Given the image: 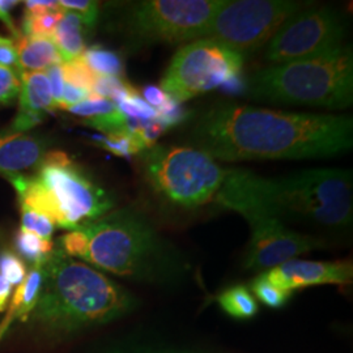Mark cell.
Listing matches in <instances>:
<instances>
[{"instance_id": "1", "label": "cell", "mask_w": 353, "mask_h": 353, "mask_svg": "<svg viewBox=\"0 0 353 353\" xmlns=\"http://www.w3.org/2000/svg\"><path fill=\"white\" fill-rule=\"evenodd\" d=\"M189 140L192 148L227 163L327 159L352 150L353 121L221 103L195 122Z\"/></svg>"}, {"instance_id": "2", "label": "cell", "mask_w": 353, "mask_h": 353, "mask_svg": "<svg viewBox=\"0 0 353 353\" xmlns=\"http://www.w3.org/2000/svg\"><path fill=\"white\" fill-rule=\"evenodd\" d=\"M214 201L240 214H262L284 224L347 230L352 225V172L322 168L265 178L245 169H227Z\"/></svg>"}, {"instance_id": "3", "label": "cell", "mask_w": 353, "mask_h": 353, "mask_svg": "<svg viewBox=\"0 0 353 353\" xmlns=\"http://www.w3.org/2000/svg\"><path fill=\"white\" fill-rule=\"evenodd\" d=\"M58 249L115 276L170 285L186 278L190 262L134 208H121L70 230Z\"/></svg>"}, {"instance_id": "4", "label": "cell", "mask_w": 353, "mask_h": 353, "mask_svg": "<svg viewBox=\"0 0 353 353\" xmlns=\"http://www.w3.org/2000/svg\"><path fill=\"white\" fill-rule=\"evenodd\" d=\"M138 299L92 265L58 248L43 263V284L28 322L51 341H65L132 313Z\"/></svg>"}, {"instance_id": "5", "label": "cell", "mask_w": 353, "mask_h": 353, "mask_svg": "<svg viewBox=\"0 0 353 353\" xmlns=\"http://www.w3.org/2000/svg\"><path fill=\"white\" fill-rule=\"evenodd\" d=\"M248 89L256 101L345 109L353 102L352 48L274 64L252 76Z\"/></svg>"}, {"instance_id": "6", "label": "cell", "mask_w": 353, "mask_h": 353, "mask_svg": "<svg viewBox=\"0 0 353 353\" xmlns=\"http://www.w3.org/2000/svg\"><path fill=\"white\" fill-rule=\"evenodd\" d=\"M26 205L74 230L112 211V196L76 166L64 152H48L36 176H8Z\"/></svg>"}, {"instance_id": "7", "label": "cell", "mask_w": 353, "mask_h": 353, "mask_svg": "<svg viewBox=\"0 0 353 353\" xmlns=\"http://www.w3.org/2000/svg\"><path fill=\"white\" fill-rule=\"evenodd\" d=\"M144 176L166 202L182 210H196L214 201L227 169L192 147L153 145L143 153Z\"/></svg>"}, {"instance_id": "8", "label": "cell", "mask_w": 353, "mask_h": 353, "mask_svg": "<svg viewBox=\"0 0 353 353\" xmlns=\"http://www.w3.org/2000/svg\"><path fill=\"white\" fill-rule=\"evenodd\" d=\"M225 0H140L130 3L123 29L134 46L176 45L204 37Z\"/></svg>"}, {"instance_id": "9", "label": "cell", "mask_w": 353, "mask_h": 353, "mask_svg": "<svg viewBox=\"0 0 353 353\" xmlns=\"http://www.w3.org/2000/svg\"><path fill=\"white\" fill-rule=\"evenodd\" d=\"M310 4L296 0H225L203 38L246 58L267 45L290 17Z\"/></svg>"}, {"instance_id": "10", "label": "cell", "mask_w": 353, "mask_h": 353, "mask_svg": "<svg viewBox=\"0 0 353 353\" xmlns=\"http://www.w3.org/2000/svg\"><path fill=\"white\" fill-rule=\"evenodd\" d=\"M243 57L225 46L199 38L178 49L161 79L165 93L174 101H188L220 88L228 79L239 75Z\"/></svg>"}, {"instance_id": "11", "label": "cell", "mask_w": 353, "mask_h": 353, "mask_svg": "<svg viewBox=\"0 0 353 353\" xmlns=\"http://www.w3.org/2000/svg\"><path fill=\"white\" fill-rule=\"evenodd\" d=\"M348 24L345 16L331 6H307L281 26L267 43L265 59L288 63L326 54L343 46Z\"/></svg>"}, {"instance_id": "12", "label": "cell", "mask_w": 353, "mask_h": 353, "mask_svg": "<svg viewBox=\"0 0 353 353\" xmlns=\"http://www.w3.org/2000/svg\"><path fill=\"white\" fill-rule=\"evenodd\" d=\"M242 216L252 228L243 261L245 270L265 272L301 254L325 248L323 241L294 232L275 217L262 214Z\"/></svg>"}, {"instance_id": "13", "label": "cell", "mask_w": 353, "mask_h": 353, "mask_svg": "<svg viewBox=\"0 0 353 353\" xmlns=\"http://www.w3.org/2000/svg\"><path fill=\"white\" fill-rule=\"evenodd\" d=\"M265 278L283 290H301L313 285H347L353 279L352 261L314 262L292 259L265 272Z\"/></svg>"}, {"instance_id": "14", "label": "cell", "mask_w": 353, "mask_h": 353, "mask_svg": "<svg viewBox=\"0 0 353 353\" xmlns=\"http://www.w3.org/2000/svg\"><path fill=\"white\" fill-rule=\"evenodd\" d=\"M50 141L12 128L0 131V174L19 176L21 172L42 163Z\"/></svg>"}, {"instance_id": "15", "label": "cell", "mask_w": 353, "mask_h": 353, "mask_svg": "<svg viewBox=\"0 0 353 353\" xmlns=\"http://www.w3.org/2000/svg\"><path fill=\"white\" fill-rule=\"evenodd\" d=\"M57 109L46 72H21L19 113L11 128L20 132L39 125L45 114Z\"/></svg>"}, {"instance_id": "16", "label": "cell", "mask_w": 353, "mask_h": 353, "mask_svg": "<svg viewBox=\"0 0 353 353\" xmlns=\"http://www.w3.org/2000/svg\"><path fill=\"white\" fill-rule=\"evenodd\" d=\"M43 263L32 265L24 281L12 293L11 303L6 309L7 313L0 321V341L8 334L14 322H28L34 310L43 284Z\"/></svg>"}, {"instance_id": "17", "label": "cell", "mask_w": 353, "mask_h": 353, "mask_svg": "<svg viewBox=\"0 0 353 353\" xmlns=\"http://www.w3.org/2000/svg\"><path fill=\"white\" fill-rule=\"evenodd\" d=\"M14 45L19 57V71L42 72L52 65L63 63V59L52 38L28 37L21 32L14 37Z\"/></svg>"}, {"instance_id": "18", "label": "cell", "mask_w": 353, "mask_h": 353, "mask_svg": "<svg viewBox=\"0 0 353 353\" xmlns=\"http://www.w3.org/2000/svg\"><path fill=\"white\" fill-rule=\"evenodd\" d=\"M83 26L81 19L75 12L63 10V16L52 36L63 63L79 59L85 51Z\"/></svg>"}, {"instance_id": "19", "label": "cell", "mask_w": 353, "mask_h": 353, "mask_svg": "<svg viewBox=\"0 0 353 353\" xmlns=\"http://www.w3.org/2000/svg\"><path fill=\"white\" fill-rule=\"evenodd\" d=\"M217 303L224 313L237 321H249L259 312L252 290L245 285H233L223 290L217 297Z\"/></svg>"}, {"instance_id": "20", "label": "cell", "mask_w": 353, "mask_h": 353, "mask_svg": "<svg viewBox=\"0 0 353 353\" xmlns=\"http://www.w3.org/2000/svg\"><path fill=\"white\" fill-rule=\"evenodd\" d=\"M14 248L16 254L32 265L43 263L54 252L52 241L43 240L23 227L19 228L14 234Z\"/></svg>"}, {"instance_id": "21", "label": "cell", "mask_w": 353, "mask_h": 353, "mask_svg": "<svg viewBox=\"0 0 353 353\" xmlns=\"http://www.w3.org/2000/svg\"><path fill=\"white\" fill-rule=\"evenodd\" d=\"M80 58L96 76H121L123 74L122 58L114 51L93 46L84 51Z\"/></svg>"}, {"instance_id": "22", "label": "cell", "mask_w": 353, "mask_h": 353, "mask_svg": "<svg viewBox=\"0 0 353 353\" xmlns=\"http://www.w3.org/2000/svg\"><path fill=\"white\" fill-rule=\"evenodd\" d=\"M255 297L270 309H281L290 303L293 292L283 290L265 278V272L254 279L250 284Z\"/></svg>"}, {"instance_id": "23", "label": "cell", "mask_w": 353, "mask_h": 353, "mask_svg": "<svg viewBox=\"0 0 353 353\" xmlns=\"http://www.w3.org/2000/svg\"><path fill=\"white\" fill-rule=\"evenodd\" d=\"M93 140L103 150L112 152L117 156L128 157L132 154H138L145 151L139 140L126 131L122 132H110L103 135H94Z\"/></svg>"}, {"instance_id": "24", "label": "cell", "mask_w": 353, "mask_h": 353, "mask_svg": "<svg viewBox=\"0 0 353 353\" xmlns=\"http://www.w3.org/2000/svg\"><path fill=\"white\" fill-rule=\"evenodd\" d=\"M62 16H63V10L55 11V12L38 13V14L24 13L21 33L28 37L52 38Z\"/></svg>"}, {"instance_id": "25", "label": "cell", "mask_w": 353, "mask_h": 353, "mask_svg": "<svg viewBox=\"0 0 353 353\" xmlns=\"http://www.w3.org/2000/svg\"><path fill=\"white\" fill-rule=\"evenodd\" d=\"M135 92L137 90L119 76H97L90 90L93 96L110 100L114 103L123 100Z\"/></svg>"}, {"instance_id": "26", "label": "cell", "mask_w": 353, "mask_h": 353, "mask_svg": "<svg viewBox=\"0 0 353 353\" xmlns=\"http://www.w3.org/2000/svg\"><path fill=\"white\" fill-rule=\"evenodd\" d=\"M26 262L10 249L0 250V275L12 287H19L26 278Z\"/></svg>"}, {"instance_id": "27", "label": "cell", "mask_w": 353, "mask_h": 353, "mask_svg": "<svg viewBox=\"0 0 353 353\" xmlns=\"http://www.w3.org/2000/svg\"><path fill=\"white\" fill-rule=\"evenodd\" d=\"M20 208H21V227L36 233L43 240L51 241L55 230V224L51 221L50 217L26 205H20Z\"/></svg>"}, {"instance_id": "28", "label": "cell", "mask_w": 353, "mask_h": 353, "mask_svg": "<svg viewBox=\"0 0 353 353\" xmlns=\"http://www.w3.org/2000/svg\"><path fill=\"white\" fill-rule=\"evenodd\" d=\"M62 70H63L64 81L67 84H71L77 88L85 89L89 92L92 90L97 76L89 70L87 64L81 61V58L75 59L72 62L62 63Z\"/></svg>"}, {"instance_id": "29", "label": "cell", "mask_w": 353, "mask_h": 353, "mask_svg": "<svg viewBox=\"0 0 353 353\" xmlns=\"http://www.w3.org/2000/svg\"><path fill=\"white\" fill-rule=\"evenodd\" d=\"M118 110L126 115L127 118L141 119V121H153L157 117V110L153 109L150 103L140 97L138 92L125 97L123 100L115 103Z\"/></svg>"}, {"instance_id": "30", "label": "cell", "mask_w": 353, "mask_h": 353, "mask_svg": "<svg viewBox=\"0 0 353 353\" xmlns=\"http://www.w3.org/2000/svg\"><path fill=\"white\" fill-rule=\"evenodd\" d=\"M115 109H117V105L113 101L93 96L90 93L88 100L80 102L75 106H71L67 110L70 113L83 117L84 119H90V118H96V117H100L103 114L112 113Z\"/></svg>"}, {"instance_id": "31", "label": "cell", "mask_w": 353, "mask_h": 353, "mask_svg": "<svg viewBox=\"0 0 353 353\" xmlns=\"http://www.w3.org/2000/svg\"><path fill=\"white\" fill-rule=\"evenodd\" d=\"M21 90V74L0 65V106L12 103Z\"/></svg>"}, {"instance_id": "32", "label": "cell", "mask_w": 353, "mask_h": 353, "mask_svg": "<svg viewBox=\"0 0 353 353\" xmlns=\"http://www.w3.org/2000/svg\"><path fill=\"white\" fill-rule=\"evenodd\" d=\"M59 7L64 11L75 12L88 28H93L99 19V3L92 0H61Z\"/></svg>"}, {"instance_id": "33", "label": "cell", "mask_w": 353, "mask_h": 353, "mask_svg": "<svg viewBox=\"0 0 353 353\" xmlns=\"http://www.w3.org/2000/svg\"><path fill=\"white\" fill-rule=\"evenodd\" d=\"M189 117V109L183 108L182 103L169 99L165 105H163L160 109H157L156 121L160 122L161 126L166 130L185 122Z\"/></svg>"}, {"instance_id": "34", "label": "cell", "mask_w": 353, "mask_h": 353, "mask_svg": "<svg viewBox=\"0 0 353 353\" xmlns=\"http://www.w3.org/2000/svg\"><path fill=\"white\" fill-rule=\"evenodd\" d=\"M103 353H199L181 350L165 345H152V344H139V343H125L121 345L106 350Z\"/></svg>"}, {"instance_id": "35", "label": "cell", "mask_w": 353, "mask_h": 353, "mask_svg": "<svg viewBox=\"0 0 353 353\" xmlns=\"http://www.w3.org/2000/svg\"><path fill=\"white\" fill-rule=\"evenodd\" d=\"M0 65L20 72L16 45L11 38L3 36H0Z\"/></svg>"}, {"instance_id": "36", "label": "cell", "mask_w": 353, "mask_h": 353, "mask_svg": "<svg viewBox=\"0 0 353 353\" xmlns=\"http://www.w3.org/2000/svg\"><path fill=\"white\" fill-rule=\"evenodd\" d=\"M46 75L49 77V83H50L51 93H52V99H54V103H55V108L59 109V105L62 101V94H63L64 89V76L63 70H62V64H57V65H52Z\"/></svg>"}, {"instance_id": "37", "label": "cell", "mask_w": 353, "mask_h": 353, "mask_svg": "<svg viewBox=\"0 0 353 353\" xmlns=\"http://www.w3.org/2000/svg\"><path fill=\"white\" fill-rule=\"evenodd\" d=\"M90 97V92L85 89L77 88L71 84L64 83L63 94H62V101L59 105V109L67 110L71 106H75L80 102L85 101Z\"/></svg>"}, {"instance_id": "38", "label": "cell", "mask_w": 353, "mask_h": 353, "mask_svg": "<svg viewBox=\"0 0 353 353\" xmlns=\"http://www.w3.org/2000/svg\"><path fill=\"white\" fill-rule=\"evenodd\" d=\"M170 97L165 93L163 89L156 85H147L143 89V100L150 103L153 109H160L163 105H165Z\"/></svg>"}, {"instance_id": "39", "label": "cell", "mask_w": 353, "mask_h": 353, "mask_svg": "<svg viewBox=\"0 0 353 353\" xmlns=\"http://www.w3.org/2000/svg\"><path fill=\"white\" fill-rule=\"evenodd\" d=\"M19 4V1L13 0H0V21L7 26L13 33V36H19L20 32L16 29V26L13 23L11 11Z\"/></svg>"}, {"instance_id": "40", "label": "cell", "mask_w": 353, "mask_h": 353, "mask_svg": "<svg viewBox=\"0 0 353 353\" xmlns=\"http://www.w3.org/2000/svg\"><path fill=\"white\" fill-rule=\"evenodd\" d=\"M55 11H62L58 1H42V0L26 1V13L38 14V13L55 12Z\"/></svg>"}, {"instance_id": "41", "label": "cell", "mask_w": 353, "mask_h": 353, "mask_svg": "<svg viewBox=\"0 0 353 353\" xmlns=\"http://www.w3.org/2000/svg\"><path fill=\"white\" fill-rule=\"evenodd\" d=\"M220 88L229 93V94H240L248 87H246L245 80L242 79L241 74H239V75L232 76L230 79H228L227 81Z\"/></svg>"}, {"instance_id": "42", "label": "cell", "mask_w": 353, "mask_h": 353, "mask_svg": "<svg viewBox=\"0 0 353 353\" xmlns=\"http://www.w3.org/2000/svg\"><path fill=\"white\" fill-rule=\"evenodd\" d=\"M11 297H12V285L0 275V313L6 312Z\"/></svg>"}]
</instances>
